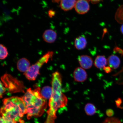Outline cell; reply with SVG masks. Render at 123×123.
Listing matches in <instances>:
<instances>
[{"mask_svg":"<svg viewBox=\"0 0 123 123\" xmlns=\"http://www.w3.org/2000/svg\"><path fill=\"white\" fill-rule=\"evenodd\" d=\"M52 2L55 3H58L60 2V0H52Z\"/></svg>","mask_w":123,"mask_h":123,"instance_id":"cell-23","label":"cell"},{"mask_svg":"<svg viewBox=\"0 0 123 123\" xmlns=\"http://www.w3.org/2000/svg\"><path fill=\"white\" fill-rule=\"evenodd\" d=\"M78 61L81 67L84 69H90L93 65V60L88 55H81L78 58Z\"/></svg>","mask_w":123,"mask_h":123,"instance_id":"cell-7","label":"cell"},{"mask_svg":"<svg viewBox=\"0 0 123 123\" xmlns=\"http://www.w3.org/2000/svg\"><path fill=\"white\" fill-rule=\"evenodd\" d=\"M73 77L76 82H82L86 80L87 74L84 69L81 67L77 68L73 73Z\"/></svg>","mask_w":123,"mask_h":123,"instance_id":"cell-6","label":"cell"},{"mask_svg":"<svg viewBox=\"0 0 123 123\" xmlns=\"http://www.w3.org/2000/svg\"><path fill=\"white\" fill-rule=\"evenodd\" d=\"M41 93L42 96L45 99H49L52 95V87L49 86L44 87L41 91Z\"/></svg>","mask_w":123,"mask_h":123,"instance_id":"cell-15","label":"cell"},{"mask_svg":"<svg viewBox=\"0 0 123 123\" xmlns=\"http://www.w3.org/2000/svg\"><path fill=\"white\" fill-rule=\"evenodd\" d=\"M107 64L112 69H115L119 67L121 61L119 58L116 55H111L107 59Z\"/></svg>","mask_w":123,"mask_h":123,"instance_id":"cell-11","label":"cell"},{"mask_svg":"<svg viewBox=\"0 0 123 123\" xmlns=\"http://www.w3.org/2000/svg\"><path fill=\"white\" fill-rule=\"evenodd\" d=\"M0 123H17L15 121L11 119L5 117L3 116H1L0 118Z\"/></svg>","mask_w":123,"mask_h":123,"instance_id":"cell-18","label":"cell"},{"mask_svg":"<svg viewBox=\"0 0 123 123\" xmlns=\"http://www.w3.org/2000/svg\"><path fill=\"white\" fill-rule=\"evenodd\" d=\"M103 69L106 73H110L112 71V69L109 66H108V67H106H106L104 68Z\"/></svg>","mask_w":123,"mask_h":123,"instance_id":"cell-21","label":"cell"},{"mask_svg":"<svg viewBox=\"0 0 123 123\" xmlns=\"http://www.w3.org/2000/svg\"><path fill=\"white\" fill-rule=\"evenodd\" d=\"M0 96L1 98L3 97V96L6 91V89L4 86L3 85L1 81L0 82Z\"/></svg>","mask_w":123,"mask_h":123,"instance_id":"cell-19","label":"cell"},{"mask_svg":"<svg viewBox=\"0 0 123 123\" xmlns=\"http://www.w3.org/2000/svg\"><path fill=\"white\" fill-rule=\"evenodd\" d=\"M94 64L97 68H103L107 64V60L104 56L98 55L95 58Z\"/></svg>","mask_w":123,"mask_h":123,"instance_id":"cell-12","label":"cell"},{"mask_svg":"<svg viewBox=\"0 0 123 123\" xmlns=\"http://www.w3.org/2000/svg\"><path fill=\"white\" fill-rule=\"evenodd\" d=\"M0 58L1 60L5 59L8 55V52L6 48L3 44H1L0 45Z\"/></svg>","mask_w":123,"mask_h":123,"instance_id":"cell-16","label":"cell"},{"mask_svg":"<svg viewBox=\"0 0 123 123\" xmlns=\"http://www.w3.org/2000/svg\"><path fill=\"white\" fill-rule=\"evenodd\" d=\"M42 37L44 41L46 43H52L56 40L57 34L55 31L51 29H48L44 32Z\"/></svg>","mask_w":123,"mask_h":123,"instance_id":"cell-8","label":"cell"},{"mask_svg":"<svg viewBox=\"0 0 123 123\" xmlns=\"http://www.w3.org/2000/svg\"><path fill=\"white\" fill-rule=\"evenodd\" d=\"M84 111L87 115L91 116L96 113L97 109L93 104L88 103L86 104L85 106Z\"/></svg>","mask_w":123,"mask_h":123,"instance_id":"cell-14","label":"cell"},{"mask_svg":"<svg viewBox=\"0 0 123 123\" xmlns=\"http://www.w3.org/2000/svg\"><path fill=\"white\" fill-rule=\"evenodd\" d=\"M51 85L52 95L49 100L47 113L50 116L56 117L58 109L66 107L68 103L67 97L62 90V78L59 72L56 71L53 74Z\"/></svg>","mask_w":123,"mask_h":123,"instance_id":"cell-2","label":"cell"},{"mask_svg":"<svg viewBox=\"0 0 123 123\" xmlns=\"http://www.w3.org/2000/svg\"><path fill=\"white\" fill-rule=\"evenodd\" d=\"M88 1H90L93 4H96L99 2L101 0H88Z\"/></svg>","mask_w":123,"mask_h":123,"instance_id":"cell-22","label":"cell"},{"mask_svg":"<svg viewBox=\"0 0 123 123\" xmlns=\"http://www.w3.org/2000/svg\"><path fill=\"white\" fill-rule=\"evenodd\" d=\"M54 53L49 51L41 57L34 64L30 66L26 72L24 74L27 79L30 81H34L39 74L40 69L44 64L47 63L53 57Z\"/></svg>","mask_w":123,"mask_h":123,"instance_id":"cell-4","label":"cell"},{"mask_svg":"<svg viewBox=\"0 0 123 123\" xmlns=\"http://www.w3.org/2000/svg\"><path fill=\"white\" fill-rule=\"evenodd\" d=\"M88 1V0H77L74 7L77 13L84 14L88 12L90 8Z\"/></svg>","mask_w":123,"mask_h":123,"instance_id":"cell-5","label":"cell"},{"mask_svg":"<svg viewBox=\"0 0 123 123\" xmlns=\"http://www.w3.org/2000/svg\"><path fill=\"white\" fill-rule=\"evenodd\" d=\"M121 33L123 34V25L121 27Z\"/></svg>","mask_w":123,"mask_h":123,"instance_id":"cell-24","label":"cell"},{"mask_svg":"<svg viewBox=\"0 0 123 123\" xmlns=\"http://www.w3.org/2000/svg\"><path fill=\"white\" fill-rule=\"evenodd\" d=\"M102 123H122L120 120L116 117H110L106 118Z\"/></svg>","mask_w":123,"mask_h":123,"instance_id":"cell-17","label":"cell"},{"mask_svg":"<svg viewBox=\"0 0 123 123\" xmlns=\"http://www.w3.org/2000/svg\"><path fill=\"white\" fill-rule=\"evenodd\" d=\"M77 0H60V7L64 11L70 10L74 7Z\"/></svg>","mask_w":123,"mask_h":123,"instance_id":"cell-9","label":"cell"},{"mask_svg":"<svg viewBox=\"0 0 123 123\" xmlns=\"http://www.w3.org/2000/svg\"><path fill=\"white\" fill-rule=\"evenodd\" d=\"M1 115L16 123L22 121L21 119L26 114L25 104L22 98L17 96L5 98L3 100Z\"/></svg>","mask_w":123,"mask_h":123,"instance_id":"cell-3","label":"cell"},{"mask_svg":"<svg viewBox=\"0 0 123 123\" xmlns=\"http://www.w3.org/2000/svg\"><path fill=\"white\" fill-rule=\"evenodd\" d=\"M56 14V12L52 9H50V10L48 12V16L50 18H53V17L55 16Z\"/></svg>","mask_w":123,"mask_h":123,"instance_id":"cell-20","label":"cell"},{"mask_svg":"<svg viewBox=\"0 0 123 123\" xmlns=\"http://www.w3.org/2000/svg\"><path fill=\"white\" fill-rule=\"evenodd\" d=\"M30 67V61L25 58L19 59L17 63V68L18 70L22 73H25Z\"/></svg>","mask_w":123,"mask_h":123,"instance_id":"cell-10","label":"cell"},{"mask_svg":"<svg viewBox=\"0 0 123 123\" xmlns=\"http://www.w3.org/2000/svg\"><path fill=\"white\" fill-rule=\"evenodd\" d=\"M87 41L85 37H78L76 38L74 41V46L77 49L81 50L84 49L86 46Z\"/></svg>","mask_w":123,"mask_h":123,"instance_id":"cell-13","label":"cell"},{"mask_svg":"<svg viewBox=\"0 0 123 123\" xmlns=\"http://www.w3.org/2000/svg\"><path fill=\"white\" fill-rule=\"evenodd\" d=\"M22 98L25 106L28 119L41 116L47 108V101L41 95L39 87L34 90L27 89Z\"/></svg>","mask_w":123,"mask_h":123,"instance_id":"cell-1","label":"cell"}]
</instances>
